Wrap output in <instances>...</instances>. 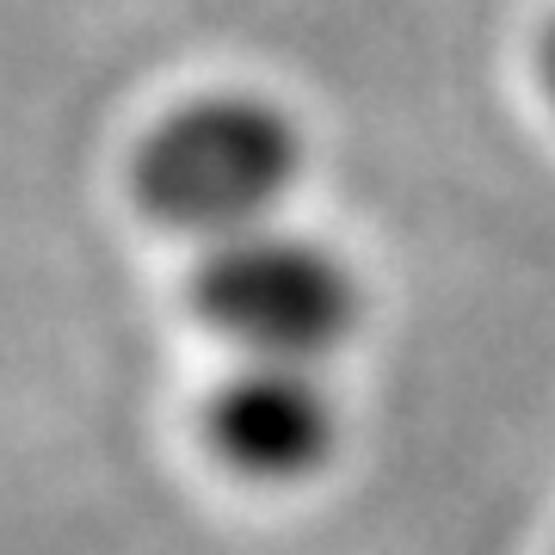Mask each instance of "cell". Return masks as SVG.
<instances>
[{"label":"cell","mask_w":555,"mask_h":555,"mask_svg":"<svg viewBox=\"0 0 555 555\" xmlns=\"http://www.w3.org/2000/svg\"><path fill=\"white\" fill-rule=\"evenodd\" d=\"M346 414L321 364H247L204 408V438L229 476L259 488L315 481L339 451Z\"/></svg>","instance_id":"3"},{"label":"cell","mask_w":555,"mask_h":555,"mask_svg":"<svg viewBox=\"0 0 555 555\" xmlns=\"http://www.w3.org/2000/svg\"><path fill=\"white\" fill-rule=\"evenodd\" d=\"M192 297L204 327L247 364H327L364 309L352 266L278 222L204 247Z\"/></svg>","instance_id":"2"},{"label":"cell","mask_w":555,"mask_h":555,"mask_svg":"<svg viewBox=\"0 0 555 555\" xmlns=\"http://www.w3.org/2000/svg\"><path fill=\"white\" fill-rule=\"evenodd\" d=\"M543 87H550V100H555V25H550V38H543Z\"/></svg>","instance_id":"4"},{"label":"cell","mask_w":555,"mask_h":555,"mask_svg":"<svg viewBox=\"0 0 555 555\" xmlns=\"http://www.w3.org/2000/svg\"><path fill=\"white\" fill-rule=\"evenodd\" d=\"M302 173V137L259 93H204L155 124L137 155V198L160 229L204 247L266 229Z\"/></svg>","instance_id":"1"}]
</instances>
